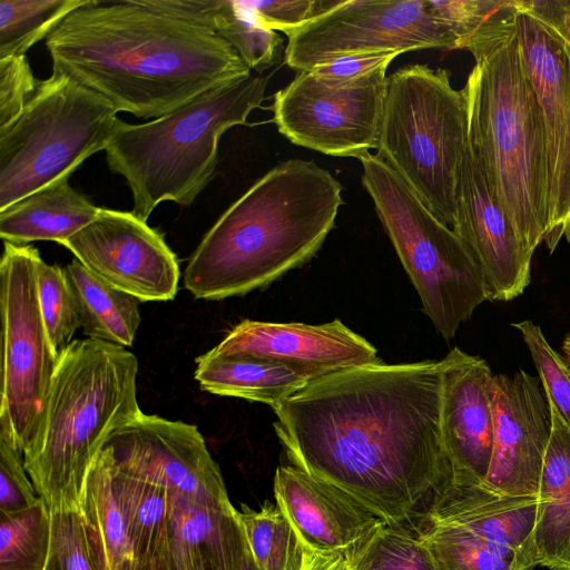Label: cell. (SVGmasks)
<instances>
[{"instance_id":"obj_1","label":"cell","mask_w":570,"mask_h":570,"mask_svg":"<svg viewBox=\"0 0 570 570\" xmlns=\"http://www.w3.org/2000/svg\"><path fill=\"white\" fill-rule=\"evenodd\" d=\"M440 361H377L309 381L272 409L292 465L415 533L453 481Z\"/></svg>"},{"instance_id":"obj_2","label":"cell","mask_w":570,"mask_h":570,"mask_svg":"<svg viewBox=\"0 0 570 570\" xmlns=\"http://www.w3.org/2000/svg\"><path fill=\"white\" fill-rule=\"evenodd\" d=\"M52 73L105 97L117 110L160 118L250 69L212 30L145 0H88L46 38Z\"/></svg>"},{"instance_id":"obj_3","label":"cell","mask_w":570,"mask_h":570,"mask_svg":"<svg viewBox=\"0 0 570 570\" xmlns=\"http://www.w3.org/2000/svg\"><path fill=\"white\" fill-rule=\"evenodd\" d=\"M341 183L313 160L278 164L205 234L184 273L196 297L219 301L265 287L308 262L335 225Z\"/></svg>"},{"instance_id":"obj_4","label":"cell","mask_w":570,"mask_h":570,"mask_svg":"<svg viewBox=\"0 0 570 570\" xmlns=\"http://www.w3.org/2000/svg\"><path fill=\"white\" fill-rule=\"evenodd\" d=\"M517 0L465 45L475 65L463 87L469 138L492 191L533 254L550 225L547 140L524 70L515 23Z\"/></svg>"},{"instance_id":"obj_5","label":"cell","mask_w":570,"mask_h":570,"mask_svg":"<svg viewBox=\"0 0 570 570\" xmlns=\"http://www.w3.org/2000/svg\"><path fill=\"white\" fill-rule=\"evenodd\" d=\"M137 357L85 338L59 353L42 422L23 453L26 470L51 512L79 510L89 468L108 436L142 412Z\"/></svg>"},{"instance_id":"obj_6","label":"cell","mask_w":570,"mask_h":570,"mask_svg":"<svg viewBox=\"0 0 570 570\" xmlns=\"http://www.w3.org/2000/svg\"><path fill=\"white\" fill-rule=\"evenodd\" d=\"M269 78L249 75L227 82L150 122L117 118L106 160L130 189L131 213L147 222L161 202L190 206L214 176L220 137L248 125L249 114L265 100Z\"/></svg>"},{"instance_id":"obj_7","label":"cell","mask_w":570,"mask_h":570,"mask_svg":"<svg viewBox=\"0 0 570 570\" xmlns=\"http://www.w3.org/2000/svg\"><path fill=\"white\" fill-rule=\"evenodd\" d=\"M448 69L409 65L386 78L377 155L430 212L453 228L456 186L469 140L464 88Z\"/></svg>"},{"instance_id":"obj_8","label":"cell","mask_w":570,"mask_h":570,"mask_svg":"<svg viewBox=\"0 0 570 570\" xmlns=\"http://www.w3.org/2000/svg\"><path fill=\"white\" fill-rule=\"evenodd\" d=\"M362 184L438 332L454 337L488 299L480 269L460 237L438 219L377 154L358 158Z\"/></svg>"},{"instance_id":"obj_9","label":"cell","mask_w":570,"mask_h":570,"mask_svg":"<svg viewBox=\"0 0 570 570\" xmlns=\"http://www.w3.org/2000/svg\"><path fill=\"white\" fill-rule=\"evenodd\" d=\"M117 118L105 97L65 75L39 81L19 117L0 128V209L105 150Z\"/></svg>"},{"instance_id":"obj_10","label":"cell","mask_w":570,"mask_h":570,"mask_svg":"<svg viewBox=\"0 0 570 570\" xmlns=\"http://www.w3.org/2000/svg\"><path fill=\"white\" fill-rule=\"evenodd\" d=\"M39 257L33 246L3 242L0 431L22 453L29 450L40 430L59 360L39 305L36 275Z\"/></svg>"},{"instance_id":"obj_11","label":"cell","mask_w":570,"mask_h":570,"mask_svg":"<svg viewBox=\"0 0 570 570\" xmlns=\"http://www.w3.org/2000/svg\"><path fill=\"white\" fill-rule=\"evenodd\" d=\"M287 37L285 63L297 72L353 55L459 49L428 0H337Z\"/></svg>"},{"instance_id":"obj_12","label":"cell","mask_w":570,"mask_h":570,"mask_svg":"<svg viewBox=\"0 0 570 570\" xmlns=\"http://www.w3.org/2000/svg\"><path fill=\"white\" fill-rule=\"evenodd\" d=\"M386 70L346 83L298 71L274 95L273 121L294 145L358 159L379 147Z\"/></svg>"},{"instance_id":"obj_13","label":"cell","mask_w":570,"mask_h":570,"mask_svg":"<svg viewBox=\"0 0 570 570\" xmlns=\"http://www.w3.org/2000/svg\"><path fill=\"white\" fill-rule=\"evenodd\" d=\"M515 23L524 70L546 132L550 225L543 242L552 253L562 237L570 243V49L520 0Z\"/></svg>"},{"instance_id":"obj_14","label":"cell","mask_w":570,"mask_h":570,"mask_svg":"<svg viewBox=\"0 0 570 570\" xmlns=\"http://www.w3.org/2000/svg\"><path fill=\"white\" fill-rule=\"evenodd\" d=\"M96 276L140 302L171 301L179 265L164 237L131 212L100 208L61 243Z\"/></svg>"},{"instance_id":"obj_15","label":"cell","mask_w":570,"mask_h":570,"mask_svg":"<svg viewBox=\"0 0 570 570\" xmlns=\"http://www.w3.org/2000/svg\"><path fill=\"white\" fill-rule=\"evenodd\" d=\"M120 466L157 482L174 497L230 503L219 466L194 424L141 413L102 445Z\"/></svg>"},{"instance_id":"obj_16","label":"cell","mask_w":570,"mask_h":570,"mask_svg":"<svg viewBox=\"0 0 570 570\" xmlns=\"http://www.w3.org/2000/svg\"><path fill=\"white\" fill-rule=\"evenodd\" d=\"M492 412V456L481 488L497 497L538 498L551 434L540 380L522 370L494 375Z\"/></svg>"},{"instance_id":"obj_17","label":"cell","mask_w":570,"mask_h":570,"mask_svg":"<svg viewBox=\"0 0 570 570\" xmlns=\"http://www.w3.org/2000/svg\"><path fill=\"white\" fill-rule=\"evenodd\" d=\"M452 229L480 269L489 301H511L524 292L533 254L494 196L470 138L459 173Z\"/></svg>"},{"instance_id":"obj_18","label":"cell","mask_w":570,"mask_h":570,"mask_svg":"<svg viewBox=\"0 0 570 570\" xmlns=\"http://www.w3.org/2000/svg\"><path fill=\"white\" fill-rule=\"evenodd\" d=\"M441 435L452 483L481 487L493 448V376L488 363L452 348L440 360Z\"/></svg>"},{"instance_id":"obj_19","label":"cell","mask_w":570,"mask_h":570,"mask_svg":"<svg viewBox=\"0 0 570 570\" xmlns=\"http://www.w3.org/2000/svg\"><path fill=\"white\" fill-rule=\"evenodd\" d=\"M212 351L277 362L312 380L380 361L376 348L340 320L320 325L244 320Z\"/></svg>"},{"instance_id":"obj_20","label":"cell","mask_w":570,"mask_h":570,"mask_svg":"<svg viewBox=\"0 0 570 570\" xmlns=\"http://www.w3.org/2000/svg\"><path fill=\"white\" fill-rule=\"evenodd\" d=\"M274 494L276 505L314 552L352 554L385 522L343 489L295 465L276 469Z\"/></svg>"},{"instance_id":"obj_21","label":"cell","mask_w":570,"mask_h":570,"mask_svg":"<svg viewBox=\"0 0 570 570\" xmlns=\"http://www.w3.org/2000/svg\"><path fill=\"white\" fill-rule=\"evenodd\" d=\"M537 512L538 498L497 497L478 485L451 483L436 495L423 523L462 527L527 556L537 566Z\"/></svg>"},{"instance_id":"obj_22","label":"cell","mask_w":570,"mask_h":570,"mask_svg":"<svg viewBox=\"0 0 570 570\" xmlns=\"http://www.w3.org/2000/svg\"><path fill=\"white\" fill-rule=\"evenodd\" d=\"M548 404L551 434L539 485L533 546L538 564L570 570V425Z\"/></svg>"},{"instance_id":"obj_23","label":"cell","mask_w":570,"mask_h":570,"mask_svg":"<svg viewBox=\"0 0 570 570\" xmlns=\"http://www.w3.org/2000/svg\"><path fill=\"white\" fill-rule=\"evenodd\" d=\"M247 543L232 503L206 504L174 497L170 570H190L196 554L207 556L218 570H239Z\"/></svg>"},{"instance_id":"obj_24","label":"cell","mask_w":570,"mask_h":570,"mask_svg":"<svg viewBox=\"0 0 570 570\" xmlns=\"http://www.w3.org/2000/svg\"><path fill=\"white\" fill-rule=\"evenodd\" d=\"M69 177H60L0 209L3 242L28 245L35 240H53L61 244L90 224L100 208L75 190Z\"/></svg>"},{"instance_id":"obj_25","label":"cell","mask_w":570,"mask_h":570,"mask_svg":"<svg viewBox=\"0 0 570 570\" xmlns=\"http://www.w3.org/2000/svg\"><path fill=\"white\" fill-rule=\"evenodd\" d=\"M150 8L205 27L232 46L250 70L263 72L279 59L283 38L255 22L242 1L145 0Z\"/></svg>"},{"instance_id":"obj_26","label":"cell","mask_w":570,"mask_h":570,"mask_svg":"<svg viewBox=\"0 0 570 570\" xmlns=\"http://www.w3.org/2000/svg\"><path fill=\"white\" fill-rule=\"evenodd\" d=\"M195 380L208 393L262 402L271 407L312 381L277 362L222 356L212 350L196 358Z\"/></svg>"},{"instance_id":"obj_27","label":"cell","mask_w":570,"mask_h":570,"mask_svg":"<svg viewBox=\"0 0 570 570\" xmlns=\"http://www.w3.org/2000/svg\"><path fill=\"white\" fill-rule=\"evenodd\" d=\"M99 452L109 465L137 559L168 557L174 494L166 487L117 464L105 448Z\"/></svg>"},{"instance_id":"obj_28","label":"cell","mask_w":570,"mask_h":570,"mask_svg":"<svg viewBox=\"0 0 570 570\" xmlns=\"http://www.w3.org/2000/svg\"><path fill=\"white\" fill-rule=\"evenodd\" d=\"M83 333L94 340L131 346L140 325L139 299L91 273L77 258L63 267Z\"/></svg>"},{"instance_id":"obj_29","label":"cell","mask_w":570,"mask_h":570,"mask_svg":"<svg viewBox=\"0 0 570 570\" xmlns=\"http://www.w3.org/2000/svg\"><path fill=\"white\" fill-rule=\"evenodd\" d=\"M89 546L107 570L137 559L109 465L98 452L79 502Z\"/></svg>"},{"instance_id":"obj_30","label":"cell","mask_w":570,"mask_h":570,"mask_svg":"<svg viewBox=\"0 0 570 570\" xmlns=\"http://www.w3.org/2000/svg\"><path fill=\"white\" fill-rule=\"evenodd\" d=\"M417 534L435 570H529L535 566L527 556L459 525L425 522Z\"/></svg>"},{"instance_id":"obj_31","label":"cell","mask_w":570,"mask_h":570,"mask_svg":"<svg viewBox=\"0 0 570 570\" xmlns=\"http://www.w3.org/2000/svg\"><path fill=\"white\" fill-rule=\"evenodd\" d=\"M249 553L258 570H303L311 550L283 513L271 503L237 510Z\"/></svg>"},{"instance_id":"obj_32","label":"cell","mask_w":570,"mask_h":570,"mask_svg":"<svg viewBox=\"0 0 570 570\" xmlns=\"http://www.w3.org/2000/svg\"><path fill=\"white\" fill-rule=\"evenodd\" d=\"M51 511L36 505L0 513V570H47L51 550Z\"/></svg>"},{"instance_id":"obj_33","label":"cell","mask_w":570,"mask_h":570,"mask_svg":"<svg viewBox=\"0 0 570 570\" xmlns=\"http://www.w3.org/2000/svg\"><path fill=\"white\" fill-rule=\"evenodd\" d=\"M88 0H1L0 59L24 56L70 12Z\"/></svg>"},{"instance_id":"obj_34","label":"cell","mask_w":570,"mask_h":570,"mask_svg":"<svg viewBox=\"0 0 570 570\" xmlns=\"http://www.w3.org/2000/svg\"><path fill=\"white\" fill-rule=\"evenodd\" d=\"M351 570H435L419 534L386 522L351 554Z\"/></svg>"},{"instance_id":"obj_35","label":"cell","mask_w":570,"mask_h":570,"mask_svg":"<svg viewBox=\"0 0 570 570\" xmlns=\"http://www.w3.org/2000/svg\"><path fill=\"white\" fill-rule=\"evenodd\" d=\"M36 275L45 326L52 346L60 353L72 342L71 338L80 326L75 302L63 267L49 265L40 256Z\"/></svg>"},{"instance_id":"obj_36","label":"cell","mask_w":570,"mask_h":570,"mask_svg":"<svg viewBox=\"0 0 570 570\" xmlns=\"http://www.w3.org/2000/svg\"><path fill=\"white\" fill-rule=\"evenodd\" d=\"M522 335L539 373L548 403L570 425V361L548 343L541 327L530 320L512 324Z\"/></svg>"},{"instance_id":"obj_37","label":"cell","mask_w":570,"mask_h":570,"mask_svg":"<svg viewBox=\"0 0 570 570\" xmlns=\"http://www.w3.org/2000/svg\"><path fill=\"white\" fill-rule=\"evenodd\" d=\"M50 570H97L79 510L51 512Z\"/></svg>"},{"instance_id":"obj_38","label":"cell","mask_w":570,"mask_h":570,"mask_svg":"<svg viewBox=\"0 0 570 570\" xmlns=\"http://www.w3.org/2000/svg\"><path fill=\"white\" fill-rule=\"evenodd\" d=\"M512 0H428L434 18L446 24L464 49L468 41L511 4Z\"/></svg>"},{"instance_id":"obj_39","label":"cell","mask_w":570,"mask_h":570,"mask_svg":"<svg viewBox=\"0 0 570 570\" xmlns=\"http://www.w3.org/2000/svg\"><path fill=\"white\" fill-rule=\"evenodd\" d=\"M40 500L26 470L23 453L0 431V513L22 511Z\"/></svg>"},{"instance_id":"obj_40","label":"cell","mask_w":570,"mask_h":570,"mask_svg":"<svg viewBox=\"0 0 570 570\" xmlns=\"http://www.w3.org/2000/svg\"><path fill=\"white\" fill-rule=\"evenodd\" d=\"M337 0L242 1L258 24L286 36L331 9Z\"/></svg>"},{"instance_id":"obj_41","label":"cell","mask_w":570,"mask_h":570,"mask_svg":"<svg viewBox=\"0 0 570 570\" xmlns=\"http://www.w3.org/2000/svg\"><path fill=\"white\" fill-rule=\"evenodd\" d=\"M38 83L26 55L0 59V128L19 117Z\"/></svg>"},{"instance_id":"obj_42","label":"cell","mask_w":570,"mask_h":570,"mask_svg":"<svg viewBox=\"0 0 570 570\" xmlns=\"http://www.w3.org/2000/svg\"><path fill=\"white\" fill-rule=\"evenodd\" d=\"M399 55L401 53L384 52L346 56L308 70L325 82L346 83L377 70L387 69L392 60Z\"/></svg>"},{"instance_id":"obj_43","label":"cell","mask_w":570,"mask_h":570,"mask_svg":"<svg viewBox=\"0 0 570 570\" xmlns=\"http://www.w3.org/2000/svg\"><path fill=\"white\" fill-rule=\"evenodd\" d=\"M520 4L549 26L570 49V0H520Z\"/></svg>"},{"instance_id":"obj_44","label":"cell","mask_w":570,"mask_h":570,"mask_svg":"<svg viewBox=\"0 0 570 570\" xmlns=\"http://www.w3.org/2000/svg\"><path fill=\"white\" fill-rule=\"evenodd\" d=\"M303 570H351V554L311 551Z\"/></svg>"},{"instance_id":"obj_45","label":"cell","mask_w":570,"mask_h":570,"mask_svg":"<svg viewBox=\"0 0 570 570\" xmlns=\"http://www.w3.org/2000/svg\"><path fill=\"white\" fill-rule=\"evenodd\" d=\"M89 544V541H88ZM90 554L97 570H107L89 546ZM114 570H170L168 557L150 560L136 559L135 561L121 564Z\"/></svg>"},{"instance_id":"obj_46","label":"cell","mask_w":570,"mask_h":570,"mask_svg":"<svg viewBox=\"0 0 570 570\" xmlns=\"http://www.w3.org/2000/svg\"><path fill=\"white\" fill-rule=\"evenodd\" d=\"M190 570H218V568L207 556L196 554L191 559Z\"/></svg>"},{"instance_id":"obj_47","label":"cell","mask_w":570,"mask_h":570,"mask_svg":"<svg viewBox=\"0 0 570 570\" xmlns=\"http://www.w3.org/2000/svg\"><path fill=\"white\" fill-rule=\"evenodd\" d=\"M239 570H258L257 566L255 564V562L249 553L248 548H247L246 556L244 558V561H243Z\"/></svg>"},{"instance_id":"obj_48","label":"cell","mask_w":570,"mask_h":570,"mask_svg":"<svg viewBox=\"0 0 570 570\" xmlns=\"http://www.w3.org/2000/svg\"><path fill=\"white\" fill-rule=\"evenodd\" d=\"M562 351L564 356L570 361V333L564 337L562 342Z\"/></svg>"},{"instance_id":"obj_49","label":"cell","mask_w":570,"mask_h":570,"mask_svg":"<svg viewBox=\"0 0 570 570\" xmlns=\"http://www.w3.org/2000/svg\"><path fill=\"white\" fill-rule=\"evenodd\" d=\"M47 570H50V569L47 568Z\"/></svg>"}]
</instances>
